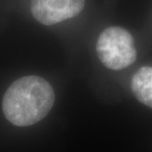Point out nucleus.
<instances>
[{"instance_id":"2","label":"nucleus","mask_w":152,"mask_h":152,"mask_svg":"<svg viewBox=\"0 0 152 152\" xmlns=\"http://www.w3.org/2000/svg\"><path fill=\"white\" fill-rule=\"evenodd\" d=\"M96 50L106 67L121 70L136 60L134 39L127 30L121 27H109L99 36Z\"/></svg>"},{"instance_id":"4","label":"nucleus","mask_w":152,"mask_h":152,"mask_svg":"<svg viewBox=\"0 0 152 152\" xmlns=\"http://www.w3.org/2000/svg\"><path fill=\"white\" fill-rule=\"evenodd\" d=\"M132 91L135 98L152 109V66H143L132 76Z\"/></svg>"},{"instance_id":"3","label":"nucleus","mask_w":152,"mask_h":152,"mask_svg":"<svg viewBox=\"0 0 152 152\" xmlns=\"http://www.w3.org/2000/svg\"><path fill=\"white\" fill-rule=\"evenodd\" d=\"M84 6L85 0H32L31 11L39 23L50 26L77 16Z\"/></svg>"},{"instance_id":"1","label":"nucleus","mask_w":152,"mask_h":152,"mask_svg":"<svg viewBox=\"0 0 152 152\" xmlns=\"http://www.w3.org/2000/svg\"><path fill=\"white\" fill-rule=\"evenodd\" d=\"M54 91L39 76H26L11 84L2 101L6 118L15 126H28L42 120L53 108Z\"/></svg>"}]
</instances>
